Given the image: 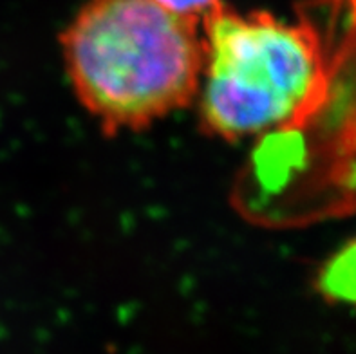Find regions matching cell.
Returning a JSON list of instances; mask_svg holds the SVG:
<instances>
[{
    "label": "cell",
    "instance_id": "cell-1",
    "mask_svg": "<svg viewBox=\"0 0 356 354\" xmlns=\"http://www.w3.org/2000/svg\"><path fill=\"white\" fill-rule=\"evenodd\" d=\"M199 20L152 0H90L60 36L80 104L105 132L143 130L197 98Z\"/></svg>",
    "mask_w": 356,
    "mask_h": 354
},
{
    "label": "cell",
    "instance_id": "cell-2",
    "mask_svg": "<svg viewBox=\"0 0 356 354\" xmlns=\"http://www.w3.org/2000/svg\"><path fill=\"white\" fill-rule=\"evenodd\" d=\"M199 120L208 134L237 141L312 120L331 90L330 62L309 22L217 6L203 18Z\"/></svg>",
    "mask_w": 356,
    "mask_h": 354
},
{
    "label": "cell",
    "instance_id": "cell-3",
    "mask_svg": "<svg viewBox=\"0 0 356 354\" xmlns=\"http://www.w3.org/2000/svg\"><path fill=\"white\" fill-rule=\"evenodd\" d=\"M316 286L327 300L356 305V237L322 266Z\"/></svg>",
    "mask_w": 356,
    "mask_h": 354
},
{
    "label": "cell",
    "instance_id": "cell-4",
    "mask_svg": "<svg viewBox=\"0 0 356 354\" xmlns=\"http://www.w3.org/2000/svg\"><path fill=\"white\" fill-rule=\"evenodd\" d=\"M159 8L185 18L203 20L210 11L221 4V0H152Z\"/></svg>",
    "mask_w": 356,
    "mask_h": 354
},
{
    "label": "cell",
    "instance_id": "cell-5",
    "mask_svg": "<svg viewBox=\"0 0 356 354\" xmlns=\"http://www.w3.org/2000/svg\"><path fill=\"white\" fill-rule=\"evenodd\" d=\"M334 4H343L349 11V18H351L353 27L356 29V0H331Z\"/></svg>",
    "mask_w": 356,
    "mask_h": 354
}]
</instances>
